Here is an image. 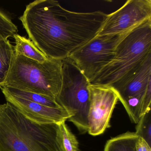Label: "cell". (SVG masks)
I'll use <instances>...</instances> for the list:
<instances>
[{
	"instance_id": "obj_1",
	"label": "cell",
	"mask_w": 151,
	"mask_h": 151,
	"mask_svg": "<svg viewBox=\"0 0 151 151\" xmlns=\"http://www.w3.org/2000/svg\"><path fill=\"white\" fill-rule=\"evenodd\" d=\"M107 16L101 11H69L54 0H37L26 6L19 20L47 58L63 60L95 37Z\"/></svg>"
},
{
	"instance_id": "obj_2",
	"label": "cell",
	"mask_w": 151,
	"mask_h": 151,
	"mask_svg": "<svg viewBox=\"0 0 151 151\" xmlns=\"http://www.w3.org/2000/svg\"><path fill=\"white\" fill-rule=\"evenodd\" d=\"M0 151H64L58 124H40L9 102L0 105Z\"/></svg>"
},
{
	"instance_id": "obj_3",
	"label": "cell",
	"mask_w": 151,
	"mask_h": 151,
	"mask_svg": "<svg viewBox=\"0 0 151 151\" xmlns=\"http://www.w3.org/2000/svg\"><path fill=\"white\" fill-rule=\"evenodd\" d=\"M62 66V60L47 58L40 63L14 53L3 86L38 93L56 101L61 86Z\"/></svg>"
},
{
	"instance_id": "obj_4",
	"label": "cell",
	"mask_w": 151,
	"mask_h": 151,
	"mask_svg": "<svg viewBox=\"0 0 151 151\" xmlns=\"http://www.w3.org/2000/svg\"><path fill=\"white\" fill-rule=\"evenodd\" d=\"M151 54V20L131 31L117 45L112 60L90 82L110 86L139 66Z\"/></svg>"
},
{
	"instance_id": "obj_5",
	"label": "cell",
	"mask_w": 151,
	"mask_h": 151,
	"mask_svg": "<svg viewBox=\"0 0 151 151\" xmlns=\"http://www.w3.org/2000/svg\"><path fill=\"white\" fill-rule=\"evenodd\" d=\"M62 83L56 101L70 115L81 133L88 132L90 83L69 57L62 60Z\"/></svg>"
},
{
	"instance_id": "obj_6",
	"label": "cell",
	"mask_w": 151,
	"mask_h": 151,
	"mask_svg": "<svg viewBox=\"0 0 151 151\" xmlns=\"http://www.w3.org/2000/svg\"><path fill=\"white\" fill-rule=\"evenodd\" d=\"M151 85V54L135 69L110 86L115 91L131 121L137 124L145 114L147 88Z\"/></svg>"
},
{
	"instance_id": "obj_7",
	"label": "cell",
	"mask_w": 151,
	"mask_h": 151,
	"mask_svg": "<svg viewBox=\"0 0 151 151\" xmlns=\"http://www.w3.org/2000/svg\"><path fill=\"white\" fill-rule=\"evenodd\" d=\"M131 31L122 34L96 36L76 49L68 57L90 82L114 59L117 45Z\"/></svg>"
},
{
	"instance_id": "obj_8",
	"label": "cell",
	"mask_w": 151,
	"mask_h": 151,
	"mask_svg": "<svg viewBox=\"0 0 151 151\" xmlns=\"http://www.w3.org/2000/svg\"><path fill=\"white\" fill-rule=\"evenodd\" d=\"M149 20L151 0H128L119 9L107 14L96 36L125 33Z\"/></svg>"
},
{
	"instance_id": "obj_9",
	"label": "cell",
	"mask_w": 151,
	"mask_h": 151,
	"mask_svg": "<svg viewBox=\"0 0 151 151\" xmlns=\"http://www.w3.org/2000/svg\"><path fill=\"white\" fill-rule=\"evenodd\" d=\"M88 89L90 100L87 132L92 136H98L110 127V119L118 96L110 86L90 84Z\"/></svg>"
},
{
	"instance_id": "obj_10",
	"label": "cell",
	"mask_w": 151,
	"mask_h": 151,
	"mask_svg": "<svg viewBox=\"0 0 151 151\" xmlns=\"http://www.w3.org/2000/svg\"><path fill=\"white\" fill-rule=\"evenodd\" d=\"M7 102L15 107L24 116L40 124L61 123L70 117L63 108H54L29 101L2 92Z\"/></svg>"
},
{
	"instance_id": "obj_11",
	"label": "cell",
	"mask_w": 151,
	"mask_h": 151,
	"mask_svg": "<svg viewBox=\"0 0 151 151\" xmlns=\"http://www.w3.org/2000/svg\"><path fill=\"white\" fill-rule=\"evenodd\" d=\"M13 37L15 40V53L23 55L29 59L43 63L47 59L34 43L30 39L26 38L18 34L14 35Z\"/></svg>"
},
{
	"instance_id": "obj_12",
	"label": "cell",
	"mask_w": 151,
	"mask_h": 151,
	"mask_svg": "<svg viewBox=\"0 0 151 151\" xmlns=\"http://www.w3.org/2000/svg\"><path fill=\"white\" fill-rule=\"evenodd\" d=\"M138 138L135 132H128L108 140L104 151H137Z\"/></svg>"
},
{
	"instance_id": "obj_13",
	"label": "cell",
	"mask_w": 151,
	"mask_h": 151,
	"mask_svg": "<svg viewBox=\"0 0 151 151\" xmlns=\"http://www.w3.org/2000/svg\"><path fill=\"white\" fill-rule=\"evenodd\" d=\"M14 53L13 46L8 40H0V87L4 86Z\"/></svg>"
},
{
	"instance_id": "obj_14",
	"label": "cell",
	"mask_w": 151,
	"mask_h": 151,
	"mask_svg": "<svg viewBox=\"0 0 151 151\" xmlns=\"http://www.w3.org/2000/svg\"><path fill=\"white\" fill-rule=\"evenodd\" d=\"M0 88L2 92H5L13 96L29 101L51 107L62 108L57 103L55 100L45 95L6 86H3L0 87Z\"/></svg>"
},
{
	"instance_id": "obj_15",
	"label": "cell",
	"mask_w": 151,
	"mask_h": 151,
	"mask_svg": "<svg viewBox=\"0 0 151 151\" xmlns=\"http://www.w3.org/2000/svg\"><path fill=\"white\" fill-rule=\"evenodd\" d=\"M136 135L143 139L151 147V110L143 115L136 126Z\"/></svg>"
},
{
	"instance_id": "obj_16",
	"label": "cell",
	"mask_w": 151,
	"mask_h": 151,
	"mask_svg": "<svg viewBox=\"0 0 151 151\" xmlns=\"http://www.w3.org/2000/svg\"><path fill=\"white\" fill-rule=\"evenodd\" d=\"M65 122L59 124L64 151H79L78 141L76 136L68 128Z\"/></svg>"
},
{
	"instance_id": "obj_17",
	"label": "cell",
	"mask_w": 151,
	"mask_h": 151,
	"mask_svg": "<svg viewBox=\"0 0 151 151\" xmlns=\"http://www.w3.org/2000/svg\"><path fill=\"white\" fill-rule=\"evenodd\" d=\"M18 29L11 19L0 10V40H7L17 34Z\"/></svg>"
},
{
	"instance_id": "obj_18",
	"label": "cell",
	"mask_w": 151,
	"mask_h": 151,
	"mask_svg": "<svg viewBox=\"0 0 151 151\" xmlns=\"http://www.w3.org/2000/svg\"><path fill=\"white\" fill-rule=\"evenodd\" d=\"M137 151H151V147L143 139L139 137L137 143Z\"/></svg>"
}]
</instances>
